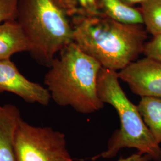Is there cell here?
I'll list each match as a JSON object with an SVG mask.
<instances>
[{
  "instance_id": "obj_12",
  "label": "cell",
  "mask_w": 161,
  "mask_h": 161,
  "mask_svg": "<svg viewBox=\"0 0 161 161\" xmlns=\"http://www.w3.org/2000/svg\"><path fill=\"white\" fill-rule=\"evenodd\" d=\"M140 9L147 33L152 36L161 35V0H146Z\"/></svg>"
},
{
  "instance_id": "obj_5",
  "label": "cell",
  "mask_w": 161,
  "mask_h": 161,
  "mask_svg": "<svg viewBox=\"0 0 161 161\" xmlns=\"http://www.w3.org/2000/svg\"><path fill=\"white\" fill-rule=\"evenodd\" d=\"M14 148L17 161H74L63 132L31 125L22 118L16 127Z\"/></svg>"
},
{
  "instance_id": "obj_13",
  "label": "cell",
  "mask_w": 161,
  "mask_h": 161,
  "mask_svg": "<svg viewBox=\"0 0 161 161\" xmlns=\"http://www.w3.org/2000/svg\"><path fill=\"white\" fill-rule=\"evenodd\" d=\"M69 17L98 15L97 0H53Z\"/></svg>"
},
{
  "instance_id": "obj_6",
  "label": "cell",
  "mask_w": 161,
  "mask_h": 161,
  "mask_svg": "<svg viewBox=\"0 0 161 161\" xmlns=\"http://www.w3.org/2000/svg\"><path fill=\"white\" fill-rule=\"evenodd\" d=\"M132 92L142 97L161 98V62L145 57L118 72Z\"/></svg>"
},
{
  "instance_id": "obj_15",
  "label": "cell",
  "mask_w": 161,
  "mask_h": 161,
  "mask_svg": "<svg viewBox=\"0 0 161 161\" xmlns=\"http://www.w3.org/2000/svg\"><path fill=\"white\" fill-rule=\"evenodd\" d=\"M143 54L145 57L161 62V35L154 36L146 42Z\"/></svg>"
},
{
  "instance_id": "obj_8",
  "label": "cell",
  "mask_w": 161,
  "mask_h": 161,
  "mask_svg": "<svg viewBox=\"0 0 161 161\" xmlns=\"http://www.w3.org/2000/svg\"><path fill=\"white\" fill-rule=\"evenodd\" d=\"M21 118L20 112L15 105H0V161H17L14 136Z\"/></svg>"
},
{
  "instance_id": "obj_4",
  "label": "cell",
  "mask_w": 161,
  "mask_h": 161,
  "mask_svg": "<svg viewBox=\"0 0 161 161\" xmlns=\"http://www.w3.org/2000/svg\"><path fill=\"white\" fill-rule=\"evenodd\" d=\"M16 20L37 63L49 68L56 55L73 42L69 17L53 0H19Z\"/></svg>"
},
{
  "instance_id": "obj_3",
  "label": "cell",
  "mask_w": 161,
  "mask_h": 161,
  "mask_svg": "<svg viewBox=\"0 0 161 161\" xmlns=\"http://www.w3.org/2000/svg\"><path fill=\"white\" fill-rule=\"evenodd\" d=\"M118 72L102 68L98 76V93L104 104L113 106L119 116L121 127L110 138L108 148L94 157L112 158L124 148H134L138 153L161 161V147L155 140L134 105L119 84Z\"/></svg>"
},
{
  "instance_id": "obj_17",
  "label": "cell",
  "mask_w": 161,
  "mask_h": 161,
  "mask_svg": "<svg viewBox=\"0 0 161 161\" xmlns=\"http://www.w3.org/2000/svg\"><path fill=\"white\" fill-rule=\"evenodd\" d=\"M122 1L130 6H134L137 4H142L146 0H122Z\"/></svg>"
},
{
  "instance_id": "obj_9",
  "label": "cell",
  "mask_w": 161,
  "mask_h": 161,
  "mask_svg": "<svg viewBox=\"0 0 161 161\" xmlns=\"http://www.w3.org/2000/svg\"><path fill=\"white\" fill-rule=\"evenodd\" d=\"M31 49L23 30L16 20L0 24V61L10 59L14 54Z\"/></svg>"
},
{
  "instance_id": "obj_18",
  "label": "cell",
  "mask_w": 161,
  "mask_h": 161,
  "mask_svg": "<svg viewBox=\"0 0 161 161\" xmlns=\"http://www.w3.org/2000/svg\"><path fill=\"white\" fill-rule=\"evenodd\" d=\"M0 105H1V104H0Z\"/></svg>"
},
{
  "instance_id": "obj_16",
  "label": "cell",
  "mask_w": 161,
  "mask_h": 161,
  "mask_svg": "<svg viewBox=\"0 0 161 161\" xmlns=\"http://www.w3.org/2000/svg\"><path fill=\"white\" fill-rule=\"evenodd\" d=\"M152 158L147 155H143L140 153H137L130 156L126 158H121L118 161H150Z\"/></svg>"
},
{
  "instance_id": "obj_10",
  "label": "cell",
  "mask_w": 161,
  "mask_h": 161,
  "mask_svg": "<svg viewBox=\"0 0 161 161\" xmlns=\"http://www.w3.org/2000/svg\"><path fill=\"white\" fill-rule=\"evenodd\" d=\"M100 13L119 23L142 25L143 19L140 7L130 6L122 0H97Z\"/></svg>"
},
{
  "instance_id": "obj_7",
  "label": "cell",
  "mask_w": 161,
  "mask_h": 161,
  "mask_svg": "<svg viewBox=\"0 0 161 161\" xmlns=\"http://www.w3.org/2000/svg\"><path fill=\"white\" fill-rule=\"evenodd\" d=\"M13 93L29 103L47 106L52 99L48 90L29 80L10 59L0 61V94Z\"/></svg>"
},
{
  "instance_id": "obj_2",
  "label": "cell",
  "mask_w": 161,
  "mask_h": 161,
  "mask_svg": "<svg viewBox=\"0 0 161 161\" xmlns=\"http://www.w3.org/2000/svg\"><path fill=\"white\" fill-rule=\"evenodd\" d=\"M53 61L44 84L56 103L70 106L76 112L92 114L102 109L98 93V76L102 66L74 42Z\"/></svg>"
},
{
  "instance_id": "obj_1",
  "label": "cell",
  "mask_w": 161,
  "mask_h": 161,
  "mask_svg": "<svg viewBox=\"0 0 161 161\" xmlns=\"http://www.w3.org/2000/svg\"><path fill=\"white\" fill-rule=\"evenodd\" d=\"M73 42L102 68L121 70L143 54L147 32L142 25L119 23L102 14L72 17Z\"/></svg>"
},
{
  "instance_id": "obj_11",
  "label": "cell",
  "mask_w": 161,
  "mask_h": 161,
  "mask_svg": "<svg viewBox=\"0 0 161 161\" xmlns=\"http://www.w3.org/2000/svg\"><path fill=\"white\" fill-rule=\"evenodd\" d=\"M138 112L156 142L161 143V98L142 97L137 105Z\"/></svg>"
},
{
  "instance_id": "obj_14",
  "label": "cell",
  "mask_w": 161,
  "mask_h": 161,
  "mask_svg": "<svg viewBox=\"0 0 161 161\" xmlns=\"http://www.w3.org/2000/svg\"><path fill=\"white\" fill-rule=\"evenodd\" d=\"M19 0H0V24L16 20Z\"/></svg>"
}]
</instances>
